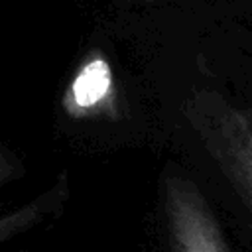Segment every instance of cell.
<instances>
[{
    "label": "cell",
    "mask_w": 252,
    "mask_h": 252,
    "mask_svg": "<svg viewBox=\"0 0 252 252\" xmlns=\"http://www.w3.org/2000/svg\"><path fill=\"white\" fill-rule=\"evenodd\" d=\"M183 114L252 217V114L215 93L193 94Z\"/></svg>",
    "instance_id": "6da1fadb"
},
{
    "label": "cell",
    "mask_w": 252,
    "mask_h": 252,
    "mask_svg": "<svg viewBox=\"0 0 252 252\" xmlns=\"http://www.w3.org/2000/svg\"><path fill=\"white\" fill-rule=\"evenodd\" d=\"M161 197L171 252H230L205 195L189 177L167 171Z\"/></svg>",
    "instance_id": "7a4b0ae2"
},
{
    "label": "cell",
    "mask_w": 252,
    "mask_h": 252,
    "mask_svg": "<svg viewBox=\"0 0 252 252\" xmlns=\"http://www.w3.org/2000/svg\"><path fill=\"white\" fill-rule=\"evenodd\" d=\"M61 106L77 122L120 118L118 83L108 57L100 49H93L81 59L63 93Z\"/></svg>",
    "instance_id": "3957f363"
},
{
    "label": "cell",
    "mask_w": 252,
    "mask_h": 252,
    "mask_svg": "<svg viewBox=\"0 0 252 252\" xmlns=\"http://www.w3.org/2000/svg\"><path fill=\"white\" fill-rule=\"evenodd\" d=\"M69 195H71L69 175L67 171H61L55 177V181L49 187H45L41 193L18 205L16 209L4 211L0 215V246L59 217V213L65 209L69 201Z\"/></svg>",
    "instance_id": "277c9868"
},
{
    "label": "cell",
    "mask_w": 252,
    "mask_h": 252,
    "mask_svg": "<svg viewBox=\"0 0 252 252\" xmlns=\"http://www.w3.org/2000/svg\"><path fill=\"white\" fill-rule=\"evenodd\" d=\"M24 173H26V167H24L22 158L14 150H10L6 144L0 142V193L8 185L20 181ZM4 211H2V201H0V215Z\"/></svg>",
    "instance_id": "5b68a950"
},
{
    "label": "cell",
    "mask_w": 252,
    "mask_h": 252,
    "mask_svg": "<svg viewBox=\"0 0 252 252\" xmlns=\"http://www.w3.org/2000/svg\"><path fill=\"white\" fill-rule=\"evenodd\" d=\"M148 2H154V0H148Z\"/></svg>",
    "instance_id": "8992f818"
}]
</instances>
